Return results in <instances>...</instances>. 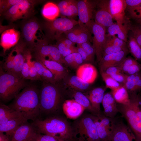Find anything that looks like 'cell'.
<instances>
[{"instance_id":"cell-12","label":"cell","mask_w":141,"mask_h":141,"mask_svg":"<svg viewBox=\"0 0 141 141\" xmlns=\"http://www.w3.org/2000/svg\"><path fill=\"white\" fill-rule=\"evenodd\" d=\"M123 121L115 117L112 119L110 141H133L134 137Z\"/></svg>"},{"instance_id":"cell-15","label":"cell","mask_w":141,"mask_h":141,"mask_svg":"<svg viewBox=\"0 0 141 141\" xmlns=\"http://www.w3.org/2000/svg\"><path fill=\"white\" fill-rule=\"evenodd\" d=\"M109 2V0L98 1L97 6L98 8L95 15V22L103 27L106 30L114 23L110 12Z\"/></svg>"},{"instance_id":"cell-18","label":"cell","mask_w":141,"mask_h":141,"mask_svg":"<svg viewBox=\"0 0 141 141\" xmlns=\"http://www.w3.org/2000/svg\"><path fill=\"white\" fill-rule=\"evenodd\" d=\"M20 32L14 28H10L2 32L1 37L0 45L4 54L18 43L20 37Z\"/></svg>"},{"instance_id":"cell-7","label":"cell","mask_w":141,"mask_h":141,"mask_svg":"<svg viewBox=\"0 0 141 141\" xmlns=\"http://www.w3.org/2000/svg\"><path fill=\"white\" fill-rule=\"evenodd\" d=\"M43 1L21 0L0 15L11 23L19 19H28L34 16L35 6Z\"/></svg>"},{"instance_id":"cell-17","label":"cell","mask_w":141,"mask_h":141,"mask_svg":"<svg viewBox=\"0 0 141 141\" xmlns=\"http://www.w3.org/2000/svg\"><path fill=\"white\" fill-rule=\"evenodd\" d=\"M128 51V49L117 52L107 55L103 57L99 62L101 73L109 67L118 66L126 57Z\"/></svg>"},{"instance_id":"cell-10","label":"cell","mask_w":141,"mask_h":141,"mask_svg":"<svg viewBox=\"0 0 141 141\" xmlns=\"http://www.w3.org/2000/svg\"><path fill=\"white\" fill-rule=\"evenodd\" d=\"M49 41L45 39H38L31 52L36 60L45 58L57 62L61 64L65 63L56 45L49 44Z\"/></svg>"},{"instance_id":"cell-52","label":"cell","mask_w":141,"mask_h":141,"mask_svg":"<svg viewBox=\"0 0 141 141\" xmlns=\"http://www.w3.org/2000/svg\"><path fill=\"white\" fill-rule=\"evenodd\" d=\"M21 74L24 79H30L29 66L26 58L21 69Z\"/></svg>"},{"instance_id":"cell-34","label":"cell","mask_w":141,"mask_h":141,"mask_svg":"<svg viewBox=\"0 0 141 141\" xmlns=\"http://www.w3.org/2000/svg\"><path fill=\"white\" fill-rule=\"evenodd\" d=\"M127 42L129 51L135 60L141 61V47L132 33L128 36Z\"/></svg>"},{"instance_id":"cell-55","label":"cell","mask_w":141,"mask_h":141,"mask_svg":"<svg viewBox=\"0 0 141 141\" xmlns=\"http://www.w3.org/2000/svg\"><path fill=\"white\" fill-rule=\"evenodd\" d=\"M125 1L126 9L134 8L141 4V0H125Z\"/></svg>"},{"instance_id":"cell-30","label":"cell","mask_w":141,"mask_h":141,"mask_svg":"<svg viewBox=\"0 0 141 141\" xmlns=\"http://www.w3.org/2000/svg\"><path fill=\"white\" fill-rule=\"evenodd\" d=\"M43 16L48 21H52L57 18L60 14L57 4L49 2L45 4L42 10Z\"/></svg>"},{"instance_id":"cell-26","label":"cell","mask_w":141,"mask_h":141,"mask_svg":"<svg viewBox=\"0 0 141 141\" xmlns=\"http://www.w3.org/2000/svg\"><path fill=\"white\" fill-rule=\"evenodd\" d=\"M104 92V89L103 88L98 87L84 94L89 100L92 107L98 114L101 113L100 105L105 94Z\"/></svg>"},{"instance_id":"cell-40","label":"cell","mask_w":141,"mask_h":141,"mask_svg":"<svg viewBox=\"0 0 141 141\" xmlns=\"http://www.w3.org/2000/svg\"><path fill=\"white\" fill-rule=\"evenodd\" d=\"M27 141H65L52 136L36 132Z\"/></svg>"},{"instance_id":"cell-50","label":"cell","mask_w":141,"mask_h":141,"mask_svg":"<svg viewBox=\"0 0 141 141\" xmlns=\"http://www.w3.org/2000/svg\"><path fill=\"white\" fill-rule=\"evenodd\" d=\"M69 0H63L59 2L57 5L59 9L60 14L63 17L66 16Z\"/></svg>"},{"instance_id":"cell-59","label":"cell","mask_w":141,"mask_h":141,"mask_svg":"<svg viewBox=\"0 0 141 141\" xmlns=\"http://www.w3.org/2000/svg\"><path fill=\"white\" fill-rule=\"evenodd\" d=\"M136 21L138 24L141 26V20H137Z\"/></svg>"},{"instance_id":"cell-39","label":"cell","mask_w":141,"mask_h":141,"mask_svg":"<svg viewBox=\"0 0 141 141\" xmlns=\"http://www.w3.org/2000/svg\"><path fill=\"white\" fill-rule=\"evenodd\" d=\"M101 74L106 88L112 90L123 85L117 81L110 75L104 72L101 73Z\"/></svg>"},{"instance_id":"cell-47","label":"cell","mask_w":141,"mask_h":141,"mask_svg":"<svg viewBox=\"0 0 141 141\" xmlns=\"http://www.w3.org/2000/svg\"><path fill=\"white\" fill-rule=\"evenodd\" d=\"M130 18L136 21L141 20V4L134 8L126 9Z\"/></svg>"},{"instance_id":"cell-37","label":"cell","mask_w":141,"mask_h":141,"mask_svg":"<svg viewBox=\"0 0 141 141\" xmlns=\"http://www.w3.org/2000/svg\"><path fill=\"white\" fill-rule=\"evenodd\" d=\"M56 40L57 42L55 45L63 58L71 54L77 52V47L74 46L72 48H68L59 38Z\"/></svg>"},{"instance_id":"cell-19","label":"cell","mask_w":141,"mask_h":141,"mask_svg":"<svg viewBox=\"0 0 141 141\" xmlns=\"http://www.w3.org/2000/svg\"><path fill=\"white\" fill-rule=\"evenodd\" d=\"M62 108L66 117L72 119L79 118L85 110L74 99L65 100L63 103Z\"/></svg>"},{"instance_id":"cell-54","label":"cell","mask_w":141,"mask_h":141,"mask_svg":"<svg viewBox=\"0 0 141 141\" xmlns=\"http://www.w3.org/2000/svg\"><path fill=\"white\" fill-rule=\"evenodd\" d=\"M104 72L110 76L122 73L117 66L109 67L104 72Z\"/></svg>"},{"instance_id":"cell-9","label":"cell","mask_w":141,"mask_h":141,"mask_svg":"<svg viewBox=\"0 0 141 141\" xmlns=\"http://www.w3.org/2000/svg\"><path fill=\"white\" fill-rule=\"evenodd\" d=\"M77 136L85 141H100L92 114L83 115L78 119L73 126Z\"/></svg>"},{"instance_id":"cell-44","label":"cell","mask_w":141,"mask_h":141,"mask_svg":"<svg viewBox=\"0 0 141 141\" xmlns=\"http://www.w3.org/2000/svg\"><path fill=\"white\" fill-rule=\"evenodd\" d=\"M129 30L141 47V26L139 24H132L129 26Z\"/></svg>"},{"instance_id":"cell-21","label":"cell","mask_w":141,"mask_h":141,"mask_svg":"<svg viewBox=\"0 0 141 141\" xmlns=\"http://www.w3.org/2000/svg\"><path fill=\"white\" fill-rule=\"evenodd\" d=\"M76 76L90 84L96 79L97 72L94 66L90 63H86L82 64L77 68Z\"/></svg>"},{"instance_id":"cell-45","label":"cell","mask_w":141,"mask_h":141,"mask_svg":"<svg viewBox=\"0 0 141 141\" xmlns=\"http://www.w3.org/2000/svg\"><path fill=\"white\" fill-rule=\"evenodd\" d=\"M21 0H0V15L5 12Z\"/></svg>"},{"instance_id":"cell-28","label":"cell","mask_w":141,"mask_h":141,"mask_svg":"<svg viewBox=\"0 0 141 141\" xmlns=\"http://www.w3.org/2000/svg\"><path fill=\"white\" fill-rule=\"evenodd\" d=\"M35 69L40 77L41 81L44 82L56 84V81L51 72L42 63L37 61H34Z\"/></svg>"},{"instance_id":"cell-57","label":"cell","mask_w":141,"mask_h":141,"mask_svg":"<svg viewBox=\"0 0 141 141\" xmlns=\"http://www.w3.org/2000/svg\"><path fill=\"white\" fill-rule=\"evenodd\" d=\"M11 138L4 133H0V141H11Z\"/></svg>"},{"instance_id":"cell-27","label":"cell","mask_w":141,"mask_h":141,"mask_svg":"<svg viewBox=\"0 0 141 141\" xmlns=\"http://www.w3.org/2000/svg\"><path fill=\"white\" fill-rule=\"evenodd\" d=\"M28 120L21 116L19 117L0 124V133H5L12 137L18 128Z\"/></svg>"},{"instance_id":"cell-31","label":"cell","mask_w":141,"mask_h":141,"mask_svg":"<svg viewBox=\"0 0 141 141\" xmlns=\"http://www.w3.org/2000/svg\"><path fill=\"white\" fill-rule=\"evenodd\" d=\"M100 141H110L111 127L102 124L97 115L92 114Z\"/></svg>"},{"instance_id":"cell-58","label":"cell","mask_w":141,"mask_h":141,"mask_svg":"<svg viewBox=\"0 0 141 141\" xmlns=\"http://www.w3.org/2000/svg\"><path fill=\"white\" fill-rule=\"evenodd\" d=\"M73 141H85L84 139L81 137H79Z\"/></svg>"},{"instance_id":"cell-16","label":"cell","mask_w":141,"mask_h":141,"mask_svg":"<svg viewBox=\"0 0 141 141\" xmlns=\"http://www.w3.org/2000/svg\"><path fill=\"white\" fill-rule=\"evenodd\" d=\"M109 7L110 14L116 23L123 24L130 22L125 15L126 6L125 0H110Z\"/></svg>"},{"instance_id":"cell-8","label":"cell","mask_w":141,"mask_h":141,"mask_svg":"<svg viewBox=\"0 0 141 141\" xmlns=\"http://www.w3.org/2000/svg\"><path fill=\"white\" fill-rule=\"evenodd\" d=\"M22 20L20 24L21 35L19 42L31 52L38 39L36 35L37 31L40 30L41 22L34 16Z\"/></svg>"},{"instance_id":"cell-1","label":"cell","mask_w":141,"mask_h":141,"mask_svg":"<svg viewBox=\"0 0 141 141\" xmlns=\"http://www.w3.org/2000/svg\"><path fill=\"white\" fill-rule=\"evenodd\" d=\"M37 132L65 141H73L77 137L73 126L63 118L54 115L40 118L31 123Z\"/></svg>"},{"instance_id":"cell-22","label":"cell","mask_w":141,"mask_h":141,"mask_svg":"<svg viewBox=\"0 0 141 141\" xmlns=\"http://www.w3.org/2000/svg\"><path fill=\"white\" fill-rule=\"evenodd\" d=\"M36 132L32 124L27 121L22 124L15 131L11 137V141H27Z\"/></svg>"},{"instance_id":"cell-14","label":"cell","mask_w":141,"mask_h":141,"mask_svg":"<svg viewBox=\"0 0 141 141\" xmlns=\"http://www.w3.org/2000/svg\"><path fill=\"white\" fill-rule=\"evenodd\" d=\"M91 32L86 26L78 24L64 34L66 37L74 43L80 44L92 41Z\"/></svg>"},{"instance_id":"cell-13","label":"cell","mask_w":141,"mask_h":141,"mask_svg":"<svg viewBox=\"0 0 141 141\" xmlns=\"http://www.w3.org/2000/svg\"><path fill=\"white\" fill-rule=\"evenodd\" d=\"M97 1L80 0L77 1L78 15L79 24L85 25L90 29L94 9L97 5Z\"/></svg>"},{"instance_id":"cell-5","label":"cell","mask_w":141,"mask_h":141,"mask_svg":"<svg viewBox=\"0 0 141 141\" xmlns=\"http://www.w3.org/2000/svg\"><path fill=\"white\" fill-rule=\"evenodd\" d=\"M21 76L11 72H4L2 66L0 69V98L4 102L15 98L27 83Z\"/></svg>"},{"instance_id":"cell-35","label":"cell","mask_w":141,"mask_h":141,"mask_svg":"<svg viewBox=\"0 0 141 141\" xmlns=\"http://www.w3.org/2000/svg\"><path fill=\"white\" fill-rule=\"evenodd\" d=\"M68 84L72 90L81 92L87 90L90 86V84L84 81L76 75L72 76L70 78Z\"/></svg>"},{"instance_id":"cell-56","label":"cell","mask_w":141,"mask_h":141,"mask_svg":"<svg viewBox=\"0 0 141 141\" xmlns=\"http://www.w3.org/2000/svg\"><path fill=\"white\" fill-rule=\"evenodd\" d=\"M77 52L81 55L84 62H91L89 56L83 49L77 47Z\"/></svg>"},{"instance_id":"cell-3","label":"cell","mask_w":141,"mask_h":141,"mask_svg":"<svg viewBox=\"0 0 141 141\" xmlns=\"http://www.w3.org/2000/svg\"><path fill=\"white\" fill-rule=\"evenodd\" d=\"M130 103L117 104L119 113L127 121L134 137V141H141V97L136 93L130 94Z\"/></svg>"},{"instance_id":"cell-2","label":"cell","mask_w":141,"mask_h":141,"mask_svg":"<svg viewBox=\"0 0 141 141\" xmlns=\"http://www.w3.org/2000/svg\"><path fill=\"white\" fill-rule=\"evenodd\" d=\"M8 106L19 112L27 120L34 121L41 115L39 91L34 86H27Z\"/></svg>"},{"instance_id":"cell-53","label":"cell","mask_w":141,"mask_h":141,"mask_svg":"<svg viewBox=\"0 0 141 141\" xmlns=\"http://www.w3.org/2000/svg\"><path fill=\"white\" fill-rule=\"evenodd\" d=\"M127 75L122 73L113 75L110 76L117 81L123 85Z\"/></svg>"},{"instance_id":"cell-6","label":"cell","mask_w":141,"mask_h":141,"mask_svg":"<svg viewBox=\"0 0 141 141\" xmlns=\"http://www.w3.org/2000/svg\"><path fill=\"white\" fill-rule=\"evenodd\" d=\"M79 24L71 18L62 17L52 21L41 22L40 30L45 34L44 38L48 41L55 40Z\"/></svg>"},{"instance_id":"cell-48","label":"cell","mask_w":141,"mask_h":141,"mask_svg":"<svg viewBox=\"0 0 141 141\" xmlns=\"http://www.w3.org/2000/svg\"><path fill=\"white\" fill-rule=\"evenodd\" d=\"M77 1L73 0H70L68 5L66 16L69 18H72L78 15V10Z\"/></svg>"},{"instance_id":"cell-46","label":"cell","mask_w":141,"mask_h":141,"mask_svg":"<svg viewBox=\"0 0 141 141\" xmlns=\"http://www.w3.org/2000/svg\"><path fill=\"white\" fill-rule=\"evenodd\" d=\"M138 62V61L134 58L129 57H126L117 66L119 67L122 73H125L130 66Z\"/></svg>"},{"instance_id":"cell-41","label":"cell","mask_w":141,"mask_h":141,"mask_svg":"<svg viewBox=\"0 0 141 141\" xmlns=\"http://www.w3.org/2000/svg\"><path fill=\"white\" fill-rule=\"evenodd\" d=\"M78 47L83 49L89 57L91 62H93L95 55L94 49L90 42H86L80 44H77Z\"/></svg>"},{"instance_id":"cell-43","label":"cell","mask_w":141,"mask_h":141,"mask_svg":"<svg viewBox=\"0 0 141 141\" xmlns=\"http://www.w3.org/2000/svg\"><path fill=\"white\" fill-rule=\"evenodd\" d=\"M14 50L13 49L7 56L5 61L3 64L2 68L6 72H12L14 66V56L13 53Z\"/></svg>"},{"instance_id":"cell-32","label":"cell","mask_w":141,"mask_h":141,"mask_svg":"<svg viewBox=\"0 0 141 141\" xmlns=\"http://www.w3.org/2000/svg\"><path fill=\"white\" fill-rule=\"evenodd\" d=\"M111 92L118 104L126 105L130 103L129 93L123 85L111 90Z\"/></svg>"},{"instance_id":"cell-29","label":"cell","mask_w":141,"mask_h":141,"mask_svg":"<svg viewBox=\"0 0 141 141\" xmlns=\"http://www.w3.org/2000/svg\"><path fill=\"white\" fill-rule=\"evenodd\" d=\"M22 116L19 111L2 103L0 104V124Z\"/></svg>"},{"instance_id":"cell-49","label":"cell","mask_w":141,"mask_h":141,"mask_svg":"<svg viewBox=\"0 0 141 141\" xmlns=\"http://www.w3.org/2000/svg\"><path fill=\"white\" fill-rule=\"evenodd\" d=\"M128 49L116 47L106 42L103 49L102 57L107 55L117 52Z\"/></svg>"},{"instance_id":"cell-24","label":"cell","mask_w":141,"mask_h":141,"mask_svg":"<svg viewBox=\"0 0 141 141\" xmlns=\"http://www.w3.org/2000/svg\"><path fill=\"white\" fill-rule=\"evenodd\" d=\"M102 103L103 108L104 114L107 117L114 118L119 113L117 103L111 92L104 94Z\"/></svg>"},{"instance_id":"cell-36","label":"cell","mask_w":141,"mask_h":141,"mask_svg":"<svg viewBox=\"0 0 141 141\" xmlns=\"http://www.w3.org/2000/svg\"><path fill=\"white\" fill-rule=\"evenodd\" d=\"M65 63L73 68H78L82 65L84 61L81 55L75 52L63 58Z\"/></svg>"},{"instance_id":"cell-20","label":"cell","mask_w":141,"mask_h":141,"mask_svg":"<svg viewBox=\"0 0 141 141\" xmlns=\"http://www.w3.org/2000/svg\"><path fill=\"white\" fill-rule=\"evenodd\" d=\"M13 49L16 55L14 56V67L11 72L21 76V72L22 66L26 60V55L30 51L24 45L19 42Z\"/></svg>"},{"instance_id":"cell-4","label":"cell","mask_w":141,"mask_h":141,"mask_svg":"<svg viewBox=\"0 0 141 141\" xmlns=\"http://www.w3.org/2000/svg\"><path fill=\"white\" fill-rule=\"evenodd\" d=\"M39 91L40 107L41 115L56 114L61 110L62 95L56 84L44 82Z\"/></svg>"},{"instance_id":"cell-25","label":"cell","mask_w":141,"mask_h":141,"mask_svg":"<svg viewBox=\"0 0 141 141\" xmlns=\"http://www.w3.org/2000/svg\"><path fill=\"white\" fill-rule=\"evenodd\" d=\"M130 23V22L123 24L114 23L107 29V36L111 37L117 34L119 38L127 42L129 26Z\"/></svg>"},{"instance_id":"cell-11","label":"cell","mask_w":141,"mask_h":141,"mask_svg":"<svg viewBox=\"0 0 141 141\" xmlns=\"http://www.w3.org/2000/svg\"><path fill=\"white\" fill-rule=\"evenodd\" d=\"M90 29L93 35L92 45L95 50L97 61L99 62L102 57L103 49L107 39V30L93 21Z\"/></svg>"},{"instance_id":"cell-42","label":"cell","mask_w":141,"mask_h":141,"mask_svg":"<svg viewBox=\"0 0 141 141\" xmlns=\"http://www.w3.org/2000/svg\"><path fill=\"white\" fill-rule=\"evenodd\" d=\"M106 42L116 47L128 48L127 42L120 39L115 35L111 37L107 36Z\"/></svg>"},{"instance_id":"cell-33","label":"cell","mask_w":141,"mask_h":141,"mask_svg":"<svg viewBox=\"0 0 141 141\" xmlns=\"http://www.w3.org/2000/svg\"><path fill=\"white\" fill-rule=\"evenodd\" d=\"M73 91L72 96L74 99L84 107L85 110L94 115L99 114L93 108L89 99L84 94L80 91Z\"/></svg>"},{"instance_id":"cell-23","label":"cell","mask_w":141,"mask_h":141,"mask_svg":"<svg viewBox=\"0 0 141 141\" xmlns=\"http://www.w3.org/2000/svg\"><path fill=\"white\" fill-rule=\"evenodd\" d=\"M36 60L40 62L46 67L52 73L56 82L64 79L66 77L67 72L62 64L45 58Z\"/></svg>"},{"instance_id":"cell-38","label":"cell","mask_w":141,"mask_h":141,"mask_svg":"<svg viewBox=\"0 0 141 141\" xmlns=\"http://www.w3.org/2000/svg\"><path fill=\"white\" fill-rule=\"evenodd\" d=\"M32 57L31 52H28L26 55V60L29 66L30 79L31 80H41L35 69L33 61H32L31 60Z\"/></svg>"},{"instance_id":"cell-51","label":"cell","mask_w":141,"mask_h":141,"mask_svg":"<svg viewBox=\"0 0 141 141\" xmlns=\"http://www.w3.org/2000/svg\"><path fill=\"white\" fill-rule=\"evenodd\" d=\"M141 70V65L138 62L130 66L125 74L127 75H132L139 72Z\"/></svg>"}]
</instances>
